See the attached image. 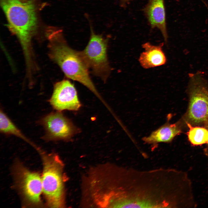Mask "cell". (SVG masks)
Wrapping results in <instances>:
<instances>
[{
    "label": "cell",
    "mask_w": 208,
    "mask_h": 208,
    "mask_svg": "<svg viewBox=\"0 0 208 208\" xmlns=\"http://www.w3.org/2000/svg\"><path fill=\"white\" fill-rule=\"evenodd\" d=\"M189 77V101L186 122L192 125L205 124L208 122L207 81L200 72L190 73Z\"/></svg>",
    "instance_id": "4"
},
{
    "label": "cell",
    "mask_w": 208,
    "mask_h": 208,
    "mask_svg": "<svg viewBox=\"0 0 208 208\" xmlns=\"http://www.w3.org/2000/svg\"></svg>",
    "instance_id": "17"
},
{
    "label": "cell",
    "mask_w": 208,
    "mask_h": 208,
    "mask_svg": "<svg viewBox=\"0 0 208 208\" xmlns=\"http://www.w3.org/2000/svg\"><path fill=\"white\" fill-rule=\"evenodd\" d=\"M206 125L205 127H206V128H207L208 129V122H207V123L205 124ZM208 145V141L207 143Z\"/></svg>",
    "instance_id": "16"
},
{
    "label": "cell",
    "mask_w": 208,
    "mask_h": 208,
    "mask_svg": "<svg viewBox=\"0 0 208 208\" xmlns=\"http://www.w3.org/2000/svg\"><path fill=\"white\" fill-rule=\"evenodd\" d=\"M143 11L151 28L159 29L167 41L168 35L165 0H148Z\"/></svg>",
    "instance_id": "9"
},
{
    "label": "cell",
    "mask_w": 208,
    "mask_h": 208,
    "mask_svg": "<svg viewBox=\"0 0 208 208\" xmlns=\"http://www.w3.org/2000/svg\"><path fill=\"white\" fill-rule=\"evenodd\" d=\"M41 122L45 131V137L48 140H67L78 132L72 121L60 111L47 115Z\"/></svg>",
    "instance_id": "7"
},
{
    "label": "cell",
    "mask_w": 208,
    "mask_h": 208,
    "mask_svg": "<svg viewBox=\"0 0 208 208\" xmlns=\"http://www.w3.org/2000/svg\"><path fill=\"white\" fill-rule=\"evenodd\" d=\"M0 130L3 133L17 136L28 142L35 148H38L18 128L1 109L0 112Z\"/></svg>",
    "instance_id": "12"
},
{
    "label": "cell",
    "mask_w": 208,
    "mask_h": 208,
    "mask_svg": "<svg viewBox=\"0 0 208 208\" xmlns=\"http://www.w3.org/2000/svg\"><path fill=\"white\" fill-rule=\"evenodd\" d=\"M49 101L53 108L58 111H77L81 106L75 87L67 79H64L55 84Z\"/></svg>",
    "instance_id": "8"
},
{
    "label": "cell",
    "mask_w": 208,
    "mask_h": 208,
    "mask_svg": "<svg viewBox=\"0 0 208 208\" xmlns=\"http://www.w3.org/2000/svg\"><path fill=\"white\" fill-rule=\"evenodd\" d=\"M160 206L149 201L134 198L127 199L122 196L118 202L116 207H156Z\"/></svg>",
    "instance_id": "14"
},
{
    "label": "cell",
    "mask_w": 208,
    "mask_h": 208,
    "mask_svg": "<svg viewBox=\"0 0 208 208\" xmlns=\"http://www.w3.org/2000/svg\"><path fill=\"white\" fill-rule=\"evenodd\" d=\"M90 25L89 40L81 53L89 70L105 82L111 71L107 55L108 39L96 34L91 24Z\"/></svg>",
    "instance_id": "5"
},
{
    "label": "cell",
    "mask_w": 208,
    "mask_h": 208,
    "mask_svg": "<svg viewBox=\"0 0 208 208\" xmlns=\"http://www.w3.org/2000/svg\"><path fill=\"white\" fill-rule=\"evenodd\" d=\"M180 122L173 124L168 122L153 131L148 136L144 137L146 143L155 144L161 142H169L181 132Z\"/></svg>",
    "instance_id": "11"
},
{
    "label": "cell",
    "mask_w": 208,
    "mask_h": 208,
    "mask_svg": "<svg viewBox=\"0 0 208 208\" xmlns=\"http://www.w3.org/2000/svg\"><path fill=\"white\" fill-rule=\"evenodd\" d=\"M163 45V43L158 45H154L148 42L142 44L144 51L141 54L139 59L142 67L148 69L166 64L167 60L162 50Z\"/></svg>",
    "instance_id": "10"
},
{
    "label": "cell",
    "mask_w": 208,
    "mask_h": 208,
    "mask_svg": "<svg viewBox=\"0 0 208 208\" xmlns=\"http://www.w3.org/2000/svg\"><path fill=\"white\" fill-rule=\"evenodd\" d=\"M14 171L16 183L25 203L32 207L41 206L40 196L43 192L41 177L19 163L15 165Z\"/></svg>",
    "instance_id": "6"
},
{
    "label": "cell",
    "mask_w": 208,
    "mask_h": 208,
    "mask_svg": "<svg viewBox=\"0 0 208 208\" xmlns=\"http://www.w3.org/2000/svg\"><path fill=\"white\" fill-rule=\"evenodd\" d=\"M189 130L187 135L189 141L195 146L207 143L208 141V129L206 127L194 126L186 122Z\"/></svg>",
    "instance_id": "13"
},
{
    "label": "cell",
    "mask_w": 208,
    "mask_h": 208,
    "mask_svg": "<svg viewBox=\"0 0 208 208\" xmlns=\"http://www.w3.org/2000/svg\"><path fill=\"white\" fill-rule=\"evenodd\" d=\"M46 35L49 55L51 60L59 66L67 77L85 86L103 102L90 77L89 69L81 51L69 46L60 29L49 30Z\"/></svg>",
    "instance_id": "1"
},
{
    "label": "cell",
    "mask_w": 208,
    "mask_h": 208,
    "mask_svg": "<svg viewBox=\"0 0 208 208\" xmlns=\"http://www.w3.org/2000/svg\"><path fill=\"white\" fill-rule=\"evenodd\" d=\"M122 5H125L132 0H118Z\"/></svg>",
    "instance_id": "15"
},
{
    "label": "cell",
    "mask_w": 208,
    "mask_h": 208,
    "mask_svg": "<svg viewBox=\"0 0 208 208\" xmlns=\"http://www.w3.org/2000/svg\"><path fill=\"white\" fill-rule=\"evenodd\" d=\"M40 151L43 163L42 192L47 205L50 207H63L65 180L62 163L55 154H46Z\"/></svg>",
    "instance_id": "3"
},
{
    "label": "cell",
    "mask_w": 208,
    "mask_h": 208,
    "mask_svg": "<svg viewBox=\"0 0 208 208\" xmlns=\"http://www.w3.org/2000/svg\"><path fill=\"white\" fill-rule=\"evenodd\" d=\"M11 31L18 39L26 62L31 63V38L37 28L35 7L32 0L22 3L18 0H1Z\"/></svg>",
    "instance_id": "2"
}]
</instances>
